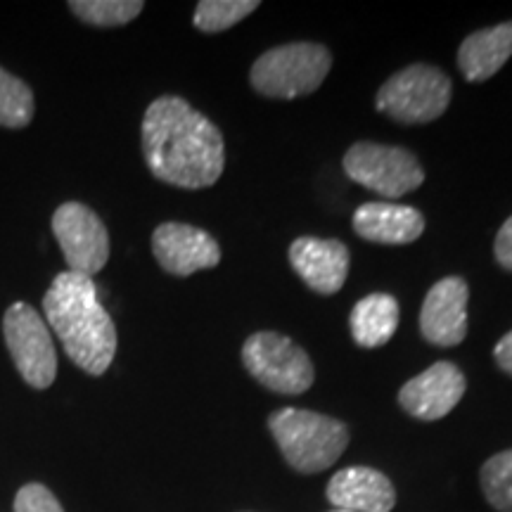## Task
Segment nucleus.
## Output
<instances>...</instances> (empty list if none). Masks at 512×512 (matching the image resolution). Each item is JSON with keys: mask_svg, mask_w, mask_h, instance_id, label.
<instances>
[{"mask_svg": "<svg viewBox=\"0 0 512 512\" xmlns=\"http://www.w3.org/2000/svg\"><path fill=\"white\" fill-rule=\"evenodd\" d=\"M143 155L157 181L183 190L211 188L226 166L219 128L176 95H164L147 107Z\"/></svg>", "mask_w": 512, "mask_h": 512, "instance_id": "nucleus-1", "label": "nucleus"}, {"mask_svg": "<svg viewBox=\"0 0 512 512\" xmlns=\"http://www.w3.org/2000/svg\"><path fill=\"white\" fill-rule=\"evenodd\" d=\"M43 311L67 356L83 373L100 377L117 354V328L102 306L93 278L64 271L43 297Z\"/></svg>", "mask_w": 512, "mask_h": 512, "instance_id": "nucleus-2", "label": "nucleus"}, {"mask_svg": "<svg viewBox=\"0 0 512 512\" xmlns=\"http://www.w3.org/2000/svg\"><path fill=\"white\" fill-rule=\"evenodd\" d=\"M268 427L287 463L304 475L328 470L349 444V430L344 422L304 408H283L273 413L268 418Z\"/></svg>", "mask_w": 512, "mask_h": 512, "instance_id": "nucleus-3", "label": "nucleus"}, {"mask_svg": "<svg viewBox=\"0 0 512 512\" xmlns=\"http://www.w3.org/2000/svg\"><path fill=\"white\" fill-rule=\"evenodd\" d=\"M332 67L330 50L320 43H287L254 62L249 81L256 93L275 100H294L316 93Z\"/></svg>", "mask_w": 512, "mask_h": 512, "instance_id": "nucleus-4", "label": "nucleus"}, {"mask_svg": "<svg viewBox=\"0 0 512 512\" xmlns=\"http://www.w3.org/2000/svg\"><path fill=\"white\" fill-rule=\"evenodd\" d=\"M451 79L432 64H411L384 81L377 91V112L396 124H430L451 105Z\"/></svg>", "mask_w": 512, "mask_h": 512, "instance_id": "nucleus-5", "label": "nucleus"}, {"mask_svg": "<svg viewBox=\"0 0 512 512\" xmlns=\"http://www.w3.org/2000/svg\"><path fill=\"white\" fill-rule=\"evenodd\" d=\"M247 373L268 392L297 396L313 384V363L306 351L280 332H254L242 347Z\"/></svg>", "mask_w": 512, "mask_h": 512, "instance_id": "nucleus-6", "label": "nucleus"}, {"mask_svg": "<svg viewBox=\"0 0 512 512\" xmlns=\"http://www.w3.org/2000/svg\"><path fill=\"white\" fill-rule=\"evenodd\" d=\"M344 171L354 183L389 200L418 190L425 181V171L413 152L380 143L351 145L344 155Z\"/></svg>", "mask_w": 512, "mask_h": 512, "instance_id": "nucleus-7", "label": "nucleus"}, {"mask_svg": "<svg viewBox=\"0 0 512 512\" xmlns=\"http://www.w3.org/2000/svg\"><path fill=\"white\" fill-rule=\"evenodd\" d=\"M3 335L22 380L48 389L57 377V351L41 313L24 302L12 304L3 316Z\"/></svg>", "mask_w": 512, "mask_h": 512, "instance_id": "nucleus-8", "label": "nucleus"}, {"mask_svg": "<svg viewBox=\"0 0 512 512\" xmlns=\"http://www.w3.org/2000/svg\"><path fill=\"white\" fill-rule=\"evenodd\" d=\"M53 233L69 271L93 278L110 259V233L91 207L64 202L53 214Z\"/></svg>", "mask_w": 512, "mask_h": 512, "instance_id": "nucleus-9", "label": "nucleus"}, {"mask_svg": "<svg viewBox=\"0 0 512 512\" xmlns=\"http://www.w3.org/2000/svg\"><path fill=\"white\" fill-rule=\"evenodd\" d=\"M152 252L166 273L188 278V275L219 266L221 247L207 230L190 223H162L152 233Z\"/></svg>", "mask_w": 512, "mask_h": 512, "instance_id": "nucleus-10", "label": "nucleus"}, {"mask_svg": "<svg viewBox=\"0 0 512 512\" xmlns=\"http://www.w3.org/2000/svg\"><path fill=\"white\" fill-rule=\"evenodd\" d=\"M465 375L456 363L439 361L408 380L399 392V403L418 420H441L465 396Z\"/></svg>", "mask_w": 512, "mask_h": 512, "instance_id": "nucleus-11", "label": "nucleus"}, {"mask_svg": "<svg viewBox=\"0 0 512 512\" xmlns=\"http://www.w3.org/2000/svg\"><path fill=\"white\" fill-rule=\"evenodd\" d=\"M470 287L458 275H448L427 292L420 309V332L434 347H458L467 337Z\"/></svg>", "mask_w": 512, "mask_h": 512, "instance_id": "nucleus-12", "label": "nucleus"}, {"mask_svg": "<svg viewBox=\"0 0 512 512\" xmlns=\"http://www.w3.org/2000/svg\"><path fill=\"white\" fill-rule=\"evenodd\" d=\"M290 264L309 290L337 294L347 283L349 249L339 240L297 238L290 245Z\"/></svg>", "mask_w": 512, "mask_h": 512, "instance_id": "nucleus-13", "label": "nucleus"}, {"mask_svg": "<svg viewBox=\"0 0 512 512\" xmlns=\"http://www.w3.org/2000/svg\"><path fill=\"white\" fill-rule=\"evenodd\" d=\"M328 501L347 512H392L396 491L382 472L356 465L330 479Z\"/></svg>", "mask_w": 512, "mask_h": 512, "instance_id": "nucleus-14", "label": "nucleus"}, {"mask_svg": "<svg viewBox=\"0 0 512 512\" xmlns=\"http://www.w3.org/2000/svg\"><path fill=\"white\" fill-rule=\"evenodd\" d=\"M354 230L377 245H411L425 233V216L408 204L368 202L356 209Z\"/></svg>", "mask_w": 512, "mask_h": 512, "instance_id": "nucleus-15", "label": "nucleus"}, {"mask_svg": "<svg viewBox=\"0 0 512 512\" xmlns=\"http://www.w3.org/2000/svg\"><path fill=\"white\" fill-rule=\"evenodd\" d=\"M512 57V22L475 31L460 43L458 67L467 81L479 83L501 72Z\"/></svg>", "mask_w": 512, "mask_h": 512, "instance_id": "nucleus-16", "label": "nucleus"}, {"mask_svg": "<svg viewBox=\"0 0 512 512\" xmlns=\"http://www.w3.org/2000/svg\"><path fill=\"white\" fill-rule=\"evenodd\" d=\"M399 316V302L392 294H368L354 306L349 316L351 337L363 349L384 347L399 328Z\"/></svg>", "mask_w": 512, "mask_h": 512, "instance_id": "nucleus-17", "label": "nucleus"}, {"mask_svg": "<svg viewBox=\"0 0 512 512\" xmlns=\"http://www.w3.org/2000/svg\"><path fill=\"white\" fill-rule=\"evenodd\" d=\"M36 105L31 88L0 67V126L27 128L34 119Z\"/></svg>", "mask_w": 512, "mask_h": 512, "instance_id": "nucleus-18", "label": "nucleus"}, {"mask_svg": "<svg viewBox=\"0 0 512 512\" xmlns=\"http://www.w3.org/2000/svg\"><path fill=\"white\" fill-rule=\"evenodd\" d=\"M145 3L140 0H72L69 10L91 27H124L133 22Z\"/></svg>", "mask_w": 512, "mask_h": 512, "instance_id": "nucleus-19", "label": "nucleus"}, {"mask_svg": "<svg viewBox=\"0 0 512 512\" xmlns=\"http://www.w3.org/2000/svg\"><path fill=\"white\" fill-rule=\"evenodd\" d=\"M256 8V0H202L197 3L192 22L204 34H219L252 15Z\"/></svg>", "mask_w": 512, "mask_h": 512, "instance_id": "nucleus-20", "label": "nucleus"}, {"mask_svg": "<svg viewBox=\"0 0 512 512\" xmlns=\"http://www.w3.org/2000/svg\"><path fill=\"white\" fill-rule=\"evenodd\" d=\"M479 479L486 501L498 512H512V448L486 460Z\"/></svg>", "mask_w": 512, "mask_h": 512, "instance_id": "nucleus-21", "label": "nucleus"}, {"mask_svg": "<svg viewBox=\"0 0 512 512\" xmlns=\"http://www.w3.org/2000/svg\"><path fill=\"white\" fill-rule=\"evenodd\" d=\"M15 512H64L53 491L43 484H27L17 491Z\"/></svg>", "mask_w": 512, "mask_h": 512, "instance_id": "nucleus-22", "label": "nucleus"}, {"mask_svg": "<svg viewBox=\"0 0 512 512\" xmlns=\"http://www.w3.org/2000/svg\"><path fill=\"white\" fill-rule=\"evenodd\" d=\"M494 254H496L498 266L512 273V216L503 223L501 230H498L496 242H494Z\"/></svg>", "mask_w": 512, "mask_h": 512, "instance_id": "nucleus-23", "label": "nucleus"}, {"mask_svg": "<svg viewBox=\"0 0 512 512\" xmlns=\"http://www.w3.org/2000/svg\"><path fill=\"white\" fill-rule=\"evenodd\" d=\"M494 358L503 373L512 375V330L508 332V335H503L501 339H498V344L494 349Z\"/></svg>", "mask_w": 512, "mask_h": 512, "instance_id": "nucleus-24", "label": "nucleus"}, {"mask_svg": "<svg viewBox=\"0 0 512 512\" xmlns=\"http://www.w3.org/2000/svg\"><path fill=\"white\" fill-rule=\"evenodd\" d=\"M332 512H347V510H332Z\"/></svg>", "mask_w": 512, "mask_h": 512, "instance_id": "nucleus-25", "label": "nucleus"}]
</instances>
